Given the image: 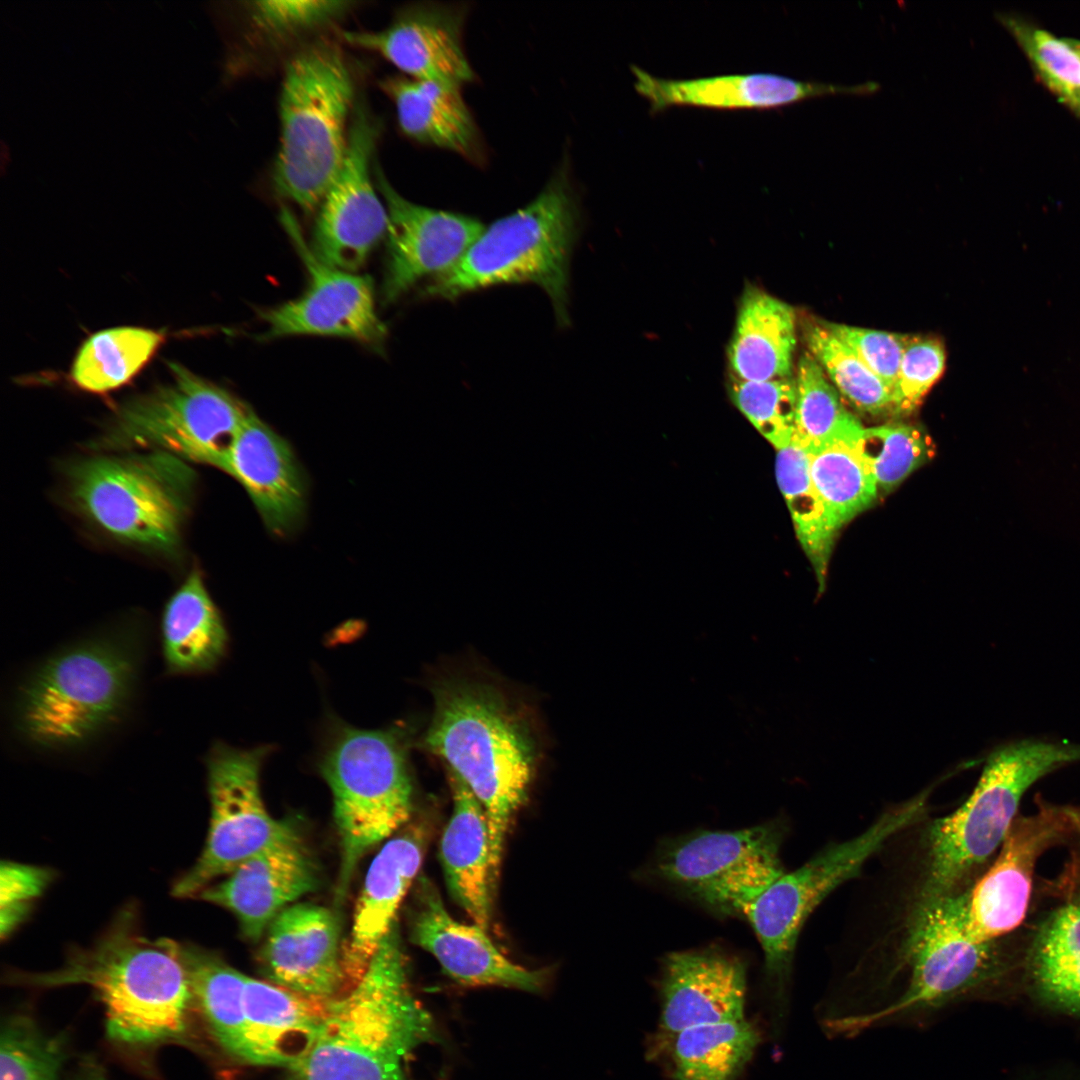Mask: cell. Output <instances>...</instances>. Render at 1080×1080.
I'll use <instances>...</instances> for the list:
<instances>
[{"instance_id":"6da1fadb","label":"cell","mask_w":1080,"mask_h":1080,"mask_svg":"<svg viewBox=\"0 0 1080 1080\" xmlns=\"http://www.w3.org/2000/svg\"><path fill=\"white\" fill-rule=\"evenodd\" d=\"M13 983L38 988L82 984L102 1002L113 1040L146 1046L184 1035L194 998L183 947L151 939L125 911L99 941L43 973H15Z\"/></svg>"},{"instance_id":"7a4b0ae2","label":"cell","mask_w":1080,"mask_h":1080,"mask_svg":"<svg viewBox=\"0 0 1080 1080\" xmlns=\"http://www.w3.org/2000/svg\"><path fill=\"white\" fill-rule=\"evenodd\" d=\"M435 1035L431 1014L410 989L395 922L359 982L328 1002L290 1080H407L408 1057Z\"/></svg>"},{"instance_id":"3957f363","label":"cell","mask_w":1080,"mask_h":1080,"mask_svg":"<svg viewBox=\"0 0 1080 1080\" xmlns=\"http://www.w3.org/2000/svg\"><path fill=\"white\" fill-rule=\"evenodd\" d=\"M433 696L424 745L448 764L482 805L497 884L508 828L534 773L533 738L524 719L490 685L445 680L433 688Z\"/></svg>"},{"instance_id":"277c9868","label":"cell","mask_w":1080,"mask_h":1080,"mask_svg":"<svg viewBox=\"0 0 1080 1080\" xmlns=\"http://www.w3.org/2000/svg\"><path fill=\"white\" fill-rule=\"evenodd\" d=\"M896 990L865 1012L843 1021L839 1038L870 1030L923 1025L963 1003L997 997L1008 976L996 941L977 942L967 934L961 891L918 897L908 918Z\"/></svg>"},{"instance_id":"5b68a950","label":"cell","mask_w":1080,"mask_h":1080,"mask_svg":"<svg viewBox=\"0 0 1080 1080\" xmlns=\"http://www.w3.org/2000/svg\"><path fill=\"white\" fill-rule=\"evenodd\" d=\"M135 648L119 636H99L59 650L19 687V735L47 751L75 750L96 741L125 716L138 676Z\"/></svg>"},{"instance_id":"8992f818","label":"cell","mask_w":1080,"mask_h":1080,"mask_svg":"<svg viewBox=\"0 0 1080 1080\" xmlns=\"http://www.w3.org/2000/svg\"><path fill=\"white\" fill-rule=\"evenodd\" d=\"M578 224L575 195L562 167L528 205L485 227L462 258L433 279L425 295L454 300L495 285L532 283L549 296L559 325L567 326Z\"/></svg>"},{"instance_id":"52a82bcc","label":"cell","mask_w":1080,"mask_h":1080,"mask_svg":"<svg viewBox=\"0 0 1080 1080\" xmlns=\"http://www.w3.org/2000/svg\"><path fill=\"white\" fill-rule=\"evenodd\" d=\"M354 81L341 49L321 41L288 62L280 95L278 193L306 212L320 206L348 145Z\"/></svg>"},{"instance_id":"ba28073f","label":"cell","mask_w":1080,"mask_h":1080,"mask_svg":"<svg viewBox=\"0 0 1080 1080\" xmlns=\"http://www.w3.org/2000/svg\"><path fill=\"white\" fill-rule=\"evenodd\" d=\"M196 477L186 463L159 451L94 456L67 473L73 507L111 538L146 550L178 548Z\"/></svg>"},{"instance_id":"9c48e42d","label":"cell","mask_w":1080,"mask_h":1080,"mask_svg":"<svg viewBox=\"0 0 1080 1080\" xmlns=\"http://www.w3.org/2000/svg\"><path fill=\"white\" fill-rule=\"evenodd\" d=\"M1080 761V745L1025 740L994 751L969 798L935 820L928 833V865L919 897H941L963 885L1001 846L1025 791L1039 778Z\"/></svg>"},{"instance_id":"30bf717a","label":"cell","mask_w":1080,"mask_h":1080,"mask_svg":"<svg viewBox=\"0 0 1080 1080\" xmlns=\"http://www.w3.org/2000/svg\"><path fill=\"white\" fill-rule=\"evenodd\" d=\"M406 752L400 729L342 727L322 757L341 851L337 904L345 901L362 858L411 817L413 787Z\"/></svg>"},{"instance_id":"8fae6325","label":"cell","mask_w":1080,"mask_h":1080,"mask_svg":"<svg viewBox=\"0 0 1080 1080\" xmlns=\"http://www.w3.org/2000/svg\"><path fill=\"white\" fill-rule=\"evenodd\" d=\"M171 379L122 405L101 442L144 449L226 473L232 447L254 412L225 389L171 363Z\"/></svg>"},{"instance_id":"7c38bea8","label":"cell","mask_w":1080,"mask_h":1080,"mask_svg":"<svg viewBox=\"0 0 1080 1080\" xmlns=\"http://www.w3.org/2000/svg\"><path fill=\"white\" fill-rule=\"evenodd\" d=\"M930 791L886 810L860 834L831 844L799 868L784 872L749 906L745 917L763 951L768 981L782 995L800 931L810 914L837 887L861 871L887 840L918 822Z\"/></svg>"},{"instance_id":"4fadbf2b","label":"cell","mask_w":1080,"mask_h":1080,"mask_svg":"<svg viewBox=\"0 0 1080 1080\" xmlns=\"http://www.w3.org/2000/svg\"><path fill=\"white\" fill-rule=\"evenodd\" d=\"M783 823L774 820L733 831L702 830L664 842L652 874L722 915H745L783 873Z\"/></svg>"},{"instance_id":"5bb4252c","label":"cell","mask_w":1080,"mask_h":1080,"mask_svg":"<svg viewBox=\"0 0 1080 1080\" xmlns=\"http://www.w3.org/2000/svg\"><path fill=\"white\" fill-rule=\"evenodd\" d=\"M266 747L249 750L215 744L206 759L211 818L203 851L174 884L176 897H192L251 857L299 839L289 823L273 818L260 791Z\"/></svg>"},{"instance_id":"9a60e30c","label":"cell","mask_w":1080,"mask_h":1080,"mask_svg":"<svg viewBox=\"0 0 1080 1080\" xmlns=\"http://www.w3.org/2000/svg\"><path fill=\"white\" fill-rule=\"evenodd\" d=\"M351 120L344 162L319 206L310 248L325 264L356 272L386 237L388 213L370 174L378 127L359 104Z\"/></svg>"},{"instance_id":"2e32d148","label":"cell","mask_w":1080,"mask_h":1080,"mask_svg":"<svg viewBox=\"0 0 1080 1080\" xmlns=\"http://www.w3.org/2000/svg\"><path fill=\"white\" fill-rule=\"evenodd\" d=\"M283 223L307 269L308 285L297 298L260 312L262 338L333 336L381 348L387 328L376 312L370 277L325 264L288 214Z\"/></svg>"},{"instance_id":"e0dca14e","label":"cell","mask_w":1080,"mask_h":1080,"mask_svg":"<svg viewBox=\"0 0 1080 1080\" xmlns=\"http://www.w3.org/2000/svg\"><path fill=\"white\" fill-rule=\"evenodd\" d=\"M1077 824L1080 813L1053 806H1042L1036 814L1014 820L991 867L973 887L961 892L969 937L977 942L996 941L1023 921L1038 857Z\"/></svg>"},{"instance_id":"ac0fdd59","label":"cell","mask_w":1080,"mask_h":1080,"mask_svg":"<svg viewBox=\"0 0 1080 1080\" xmlns=\"http://www.w3.org/2000/svg\"><path fill=\"white\" fill-rule=\"evenodd\" d=\"M388 213L387 260L382 296L393 302L424 277L451 269L485 226L477 219L415 204L377 173Z\"/></svg>"},{"instance_id":"d6986e66","label":"cell","mask_w":1080,"mask_h":1080,"mask_svg":"<svg viewBox=\"0 0 1080 1080\" xmlns=\"http://www.w3.org/2000/svg\"><path fill=\"white\" fill-rule=\"evenodd\" d=\"M340 923L330 909L298 903L269 924L258 953L263 974L276 985L320 1001L348 992Z\"/></svg>"},{"instance_id":"ffe728a7","label":"cell","mask_w":1080,"mask_h":1080,"mask_svg":"<svg viewBox=\"0 0 1080 1080\" xmlns=\"http://www.w3.org/2000/svg\"><path fill=\"white\" fill-rule=\"evenodd\" d=\"M746 967L719 947L672 952L661 969L659 1048L688 1028L745 1018Z\"/></svg>"},{"instance_id":"44dd1931","label":"cell","mask_w":1080,"mask_h":1080,"mask_svg":"<svg viewBox=\"0 0 1080 1080\" xmlns=\"http://www.w3.org/2000/svg\"><path fill=\"white\" fill-rule=\"evenodd\" d=\"M409 926L412 942L432 954L458 984L539 992L546 983L545 970L514 963L497 948L487 930L454 919L428 879L419 881Z\"/></svg>"},{"instance_id":"7402d4cb","label":"cell","mask_w":1080,"mask_h":1080,"mask_svg":"<svg viewBox=\"0 0 1080 1080\" xmlns=\"http://www.w3.org/2000/svg\"><path fill=\"white\" fill-rule=\"evenodd\" d=\"M467 8L429 3L379 31H343L348 44L378 53L407 77L459 89L473 80L462 46Z\"/></svg>"},{"instance_id":"603a6c76","label":"cell","mask_w":1080,"mask_h":1080,"mask_svg":"<svg viewBox=\"0 0 1080 1080\" xmlns=\"http://www.w3.org/2000/svg\"><path fill=\"white\" fill-rule=\"evenodd\" d=\"M631 72L635 90L646 99L650 111L655 113L675 106L765 110L825 95H869L880 89V85L874 81L839 85L800 81L772 73L666 79L636 65H632Z\"/></svg>"},{"instance_id":"cb8c5ba5","label":"cell","mask_w":1080,"mask_h":1080,"mask_svg":"<svg viewBox=\"0 0 1080 1080\" xmlns=\"http://www.w3.org/2000/svg\"><path fill=\"white\" fill-rule=\"evenodd\" d=\"M319 880L299 838L263 850L197 896L232 912L243 936L258 941L272 920L288 904L315 891Z\"/></svg>"},{"instance_id":"d4e9b609","label":"cell","mask_w":1080,"mask_h":1080,"mask_svg":"<svg viewBox=\"0 0 1080 1080\" xmlns=\"http://www.w3.org/2000/svg\"><path fill=\"white\" fill-rule=\"evenodd\" d=\"M425 831L410 826L385 843L370 864L356 903L350 935L342 949L348 991L363 977L417 875Z\"/></svg>"},{"instance_id":"484cf974","label":"cell","mask_w":1080,"mask_h":1080,"mask_svg":"<svg viewBox=\"0 0 1080 1080\" xmlns=\"http://www.w3.org/2000/svg\"><path fill=\"white\" fill-rule=\"evenodd\" d=\"M226 473L246 490L265 526L290 534L303 518L304 478L289 444L253 412L230 452Z\"/></svg>"},{"instance_id":"4316f807","label":"cell","mask_w":1080,"mask_h":1080,"mask_svg":"<svg viewBox=\"0 0 1080 1080\" xmlns=\"http://www.w3.org/2000/svg\"><path fill=\"white\" fill-rule=\"evenodd\" d=\"M328 1002L247 976L243 993L245 1063L294 1067L315 1043Z\"/></svg>"},{"instance_id":"83f0119b","label":"cell","mask_w":1080,"mask_h":1080,"mask_svg":"<svg viewBox=\"0 0 1080 1080\" xmlns=\"http://www.w3.org/2000/svg\"><path fill=\"white\" fill-rule=\"evenodd\" d=\"M449 783L452 814L440 843L445 881L450 895L473 923L488 930L496 887L488 819L466 784L450 770Z\"/></svg>"},{"instance_id":"f1b7e54d","label":"cell","mask_w":1080,"mask_h":1080,"mask_svg":"<svg viewBox=\"0 0 1080 1080\" xmlns=\"http://www.w3.org/2000/svg\"><path fill=\"white\" fill-rule=\"evenodd\" d=\"M795 347L793 308L760 289L746 290L728 350L732 379L767 381L793 376Z\"/></svg>"},{"instance_id":"f546056e","label":"cell","mask_w":1080,"mask_h":1080,"mask_svg":"<svg viewBox=\"0 0 1080 1080\" xmlns=\"http://www.w3.org/2000/svg\"><path fill=\"white\" fill-rule=\"evenodd\" d=\"M381 88L392 99L407 136L480 159L479 133L459 89L407 76L386 78Z\"/></svg>"},{"instance_id":"4dcf8cb0","label":"cell","mask_w":1080,"mask_h":1080,"mask_svg":"<svg viewBox=\"0 0 1080 1080\" xmlns=\"http://www.w3.org/2000/svg\"><path fill=\"white\" fill-rule=\"evenodd\" d=\"M227 632L201 572L193 569L167 603L162 643L169 673L193 674L215 667L224 656Z\"/></svg>"},{"instance_id":"1f68e13d","label":"cell","mask_w":1080,"mask_h":1080,"mask_svg":"<svg viewBox=\"0 0 1080 1080\" xmlns=\"http://www.w3.org/2000/svg\"><path fill=\"white\" fill-rule=\"evenodd\" d=\"M1028 982L1036 999L1080 1017V895L1052 911L1029 952Z\"/></svg>"},{"instance_id":"d6a6232c","label":"cell","mask_w":1080,"mask_h":1080,"mask_svg":"<svg viewBox=\"0 0 1080 1080\" xmlns=\"http://www.w3.org/2000/svg\"><path fill=\"white\" fill-rule=\"evenodd\" d=\"M761 1042L747 1019L688 1028L667 1045L674 1080H736ZM665 1048V1049H666Z\"/></svg>"},{"instance_id":"836d02e7","label":"cell","mask_w":1080,"mask_h":1080,"mask_svg":"<svg viewBox=\"0 0 1080 1080\" xmlns=\"http://www.w3.org/2000/svg\"><path fill=\"white\" fill-rule=\"evenodd\" d=\"M194 1005L200 1010L216 1042L245 1062L243 993L247 975L212 952L182 945Z\"/></svg>"},{"instance_id":"e575fe53","label":"cell","mask_w":1080,"mask_h":1080,"mask_svg":"<svg viewBox=\"0 0 1080 1080\" xmlns=\"http://www.w3.org/2000/svg\"><path fill=\"white\" fill-rule=\"evenodd\" d=\"M776 478L800 544L815 568L822 590L838 530L813 485L809 449L795 436L789 445L777 450Z\"/></svg>"},{"instance_id":"d590c367","label":"cell","mask_w":1080,"mask_h":1080,"mask_svg":"<svg viewBox=\"0 0 1080 1080\" xmlns=\"http://www.w3.org/2000/svg\"><path fill=\"white\" fill-rule=\"evenodd\" d=\"M163 342L161 332L142 327L101 330L79 349L71 369L72 380L92 393L119 388L141 371Z\"/></svg>"},{"instance_id":"8d00e7d4","label":"cell","mask_w":1080,"mask_h":1080,"mask_svg":"<svg viewBox=\"0 0 1080 1080\" xmlns=\"http://www.w3.org/2000/svg\"><path fill=\"white\" fill-rule=\"evenodd\" d=\"M855 440H835L809 449L813 485L837 530L870 507L879 495L855 449Z\"/></svg>"},{"instance_id":"74e56055","label":"cell","mask_w":1080,"mask_h":1080,"mask_svg":"<svg viewBox=\"0 0 1080 1080\" xmlns=\"http://www.w3.org/2000/svg\"><path fill=\"white\" fill-rule=\"evenodd\" d=\"M797 401L794 436L808 449L835 440H855L864 428L845 408L840 395L809 354H803L794 372Z\"/></svg>"},{"instance_id":"f35d334b","label":"cell","mask_w":1080,"mask_h":1080,"mask_svg":"<svg viewBox=\"0 0 1080 1080\" xmlns=\"http://www.w3.org/2000/svg\"><path fill=\"white\" fill-rule=\"evenodd\" d=\"M808 353L851 406L877 415L891 411L892 391L824 322L805 327Z\"/></svg>"},{"instance_id":"ab89813d","label":"cell","mask_w":1080,"mask_h":1080,"mask_svg":"<svg viewBox=\"0 0 1080 1080\" xmlns=\"http://www.w3.org/2000/svg\"><path fill=\"white\" fill-rule=\"evenodd\" d=\"M855 449L870 471L878 491L889 492L933 455L928 437L904 424L863 428Z\"/></svg>"},{"instance_id":"60d3db41","label":"cell","mask_w":1080,"mask_h":1080,"mask_svg":"<svg viewBox=\"0 0 1080 1080\" xmlns=\"http://www.w3.org/2000/svg\"><path fill=\"white\" fill-rule=\"evenodd\" d=\"M1002 23L1019 43L1042 81L1080 116V41L1058 38L1011 16Z\"/></svg>"},{"instance_id":"b9f144b4","label":"cell","mask_w":1080,"mask_h":1080,"mask_svg":"<svg viewBox=\"0 0 1080 1080\" xmlns=\"http://www.w3.org/2000/svg\"><path fill=\"white\" fill-rule=\"evenodd\" d=\"M64 1057V1040L41 1032L29 1017L2 1025L0 1080H58Z\"/></svg>"},{"instance_id":"7bdbcfd3","label":"cell","mask_w":1080,"mask_h":1080,"mask_svg":"<svg viewBox=\"0 0 1080 1080\" xmlns=\"http://www.w3.org/2000/svg\"><path fill=\"white\" fill-rule=\"evenodd\" d=\"M730 397L736 407L777 450L795 434V376L767 381L732 379Z\"/></svg>"},{"instance_id":"ee69618b","label":"cell","mask_w":1080,"mask_h":1080,"mask_svg":"<svg viewBox=\"0 0 1080 1080\" xmlns=\"http://www.w3.org/2000/svg\"><path fill=\"white\" fill-rule=\"evenodd\" d=\"M349 1L268 0L248 2V16L262 33L289 37L334 21L350 9Z\"/></svg>"},{"instance_id":"f6af8a7d","label":"cell","mask_w":1080,"mask_h":1080,"mask_svg":"<svg viewBox=\"0 0 1080 1080\" xmlns=\"http://www.w3.org/2000/svg\"><path fill=\"white\" fill-rule=\"evenodd\" d=\"M944 367L941 342L909 336L892 387L891 412L898 415L912 412L941 377Z\"/></svg>"},{"instance_id":"bcb514c9","label":"cell","mask_w":1080,"mask_h":1080,"mask_svg":"<svg viewBox=\"0 0 1080 1080\" xmlns=\"http://www.w3.org/2000/svg\"><path fill=\"white\" fill-rule=\"evenodd\" d=\"M892 391L909 336L824 322Z\"/></svg>"},{"instance_id":"7dc6e473","label":"cell","mask_w":1080,"mask_h":1080,"mask_svg":"<svg viewBox=\"0 0 1080 1080\" xmlns=\"http://www.w3.org/2000/svg\"><path fill=\"white\" fill-rule=\"evenodd\" d=\"M51 880L44 868L3 862L1 865V936L10 934L24 919L33 901Z\"/></svg>"},{"instance_id":"c3c4849f","label":"cell","mask_w":1080,"mask_h":1080,"mask_svg":"<svg viewBox=\"0 0 1080 1080\" xmlns=\"http://www.w3.org/2000/svg\"><path fill=\"white\" fill-rule=\"evenodd\" d=\"M73 1080H109L103 1067L92 1058L80 1063Z\"/></svg>"}]
</instances>
